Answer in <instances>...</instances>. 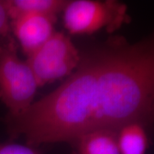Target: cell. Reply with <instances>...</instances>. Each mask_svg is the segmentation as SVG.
<instances>
[{
    "label": "cell",
    "instance_id": "cell-1",
    "mask_svg": "<svg viewBox=\"0 0 154 154\" xmlns=\"http://www.w3.org/2000/svg\"><path fill=\"white\" fill-rule=\"evenodd\" d=\"M154 109V44L115 36L82 54L75 71L54 91L20 114L7 116L11 138L26 145L73 143L82 136L151 124Z\"/></svg>",
    "mask_w": 154,
    "mask_h": 154
},
{
    "label": "cell",
    "instance_id": "cell-2",
    "mask_svg": "<svg viewBox=\"0 0 154 154\" xmlns=\"http://www.w3.org/2000/svg\"><path fill=\"white\" fill-rule=\"evenodd\" d=\"M17 49L10 34L0 37V100L8 108L10 116L30 106L38 88L32 69L19 57Z\"/></svg>",
    "mask_w": 154,
    "mask_h": 154
},
{
    "label": "cell",
    "instance_id": "cell-3",
    "mask_svg": "<svg viewBox=\"0 0 154 154\" xmlns=\"http://www.w3.org/2000/svg\"><path fill=\"white\" fill-rule=\"evenodd\" d=\"M125 4L114 0L68 1L63 10V22L71 34H91L103 29L115 32L130 22Z\"/></svg>",
    "mask_w": 154,
    "mask_h": 154
},
{
    "label": "cell",
    "instance_id": "cell-4",
    "mask_svg": "<svg viewBox=\"0 0 154 154\" xmlns=\"http://www.w3.org/2000/svg\"><path fill=\"white\" fill-rule=\"evenodd\" d=\"M81 54L69 36L55 32L26 62L35 76L38 87L69 76L78 66Z\"/></svg>",
    "mask_w": 154,
    "mask_h": 154
},
{
    "label": "cell",
    "instance_id": "cell-5",
    "mask_svg": "<svg viewBox=\"0 0 154 154\" xmlns=\"http://www.w3.org/2000/svg\"><path fill=\"white\" fill-rule=\"evenodd\" d=\"M56 21L57 17L26 14L11 21L10 27L22 51L29 57L54 33Z\"/></svg>",
    "mask_w": 154,
    "mask_h": 154
},
{
    "label": "cell",
    "instance_id": "cell-6",
    "mask_svg": "<svg viewBox=\"0 0 154 154\" xmlns=\"http://www.w3.org/2000/svg\"><path fill=\"white\" fill-rule=\"evenodd\" d=\"M11 21L26 14L57 17L68 1L64 0H6L4 1Z\"/></svg>",
    "mask_w": 154,
    "mask_h": 154
},
{
    "label": "cell",
    "instance_id": "cell-7",
    "mask_svg": "<svg viewBox=\"0 0 154 154\" xmlns=\"http://www.w3.org/2000/svg\"><path fill=\"white\" fill-rule=\"evenodd\" d=\"M117 133L101 130L82 136L72 143L75 154H120Z\"/></svg>",
    "mask_w": 154,
    "mask_h": 154
},
{
    "label": "cell",
    "instance_id": "cell-8",
    "mask_svg": "<svg viewBox=\"0 0 154 154\" xmlns=\"http://www.w3.org/2000/svg\"><path fill=\"white\" fill-rule=\"evenodd\" d=\"M145 128L138 123H132L119 131L117 140L120 154H146L149 140Z\"/></svg>",
    "mask_w": 154,
    "mask_h": 154
},
{
    "label": "cell",
    "instance_id": "cell-9",
    "mask_svg": "<svg viewBox=\"0 0 154 154\" xmlns=\"http://www.w3.org/2000/svg\"><path fill=\"white\" fill-rule=\"evenodd\" d=\"M0 154H41L36 149L29 145L15 143H0Z\"/></svg>",
    "mask_w": 154,
    "mask_h": 154
},
{
    "label": "cell",
    "instance_id": "cell-10",
    "mask_svg": "<svg viewBox=\"0 0 154 154\" xmlns=\"http://www.w3.org/2000/svg\"><path fill=\"white\" fill-rule=\"evenodd\" d=\"M10 19L4 1H0V37L10 34Z\"/></svg>",
    "mask_w": 154,
    "mask_h": 154
}]
</instances>
